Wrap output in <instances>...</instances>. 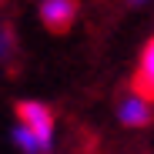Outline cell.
I'll return each mask as SVG.
<instances>
[{
    "mask_svg": "<svg viewBox=\"0 0 154 154\" xmlns=\"http://www.w3.org/2000/svg\"><path fill=\"white\" fill-rule=\"evenodd\" d=\"M121 117H124V124H144V121H147V100H141V97L134 94V100L124 104Z\"/></svg>",
    "mask_w": 154,
    "mask_h": 154,
    "instance_id": "obj_4",
    "label": "cell"
},
{
    "mask_svg": "<svg viewBox=\"0 0 154 154\" xmlns=\"http://www.w3.org/2000/svg\"><path fill=\"white\" fill-rule=\"evenodd\" d=\"M17 141L23 151L30 154H40L50 147V131H54V117H50V111L44 104H34V100H27V104H17Z\"/></svg>",
    "mask_w": 154,
    "mask_h": 154,
    "instance_id": "obj_1",
    "label": "cell"
},
{
    "mask_svg": "<svg viewBox=\"0 0 154 154\" xmlns=\"http://www.w3.org/2000/svg\"><path fill=\"white\" fill-rule=\"evenodd\" d=\"M40 17L50 30H67V23L74 20V0H44Z\"/></svg>",
    "mask_w": 154,
    "mask_h": 154,
    "instance_id": "obj_3",
    "label": "cell"
},
{
    "mask_svg": "<svg viewBox=\"0 0 154 154\" xmlns=\"http://www.w3.org/2000/svg\"><path fill=\"white\" fill-rule=\"evenodd\" d=\"M131 87L141 100H154V40L144 47V54L137 60V70L131 77Z\"/></svg>",
    "mask_w": 154,
    "mask_h": 154,
    "instance_id": "obj_2",
    "label": "cell"
}]
</instances>
